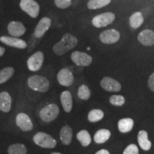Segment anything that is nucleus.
<instances>
[{"instance_id": "obj_1", "label": "nucleus", "mask_w": 154, "mask_h": 154, "mask_svg": "<svg viewBox=\"0 0 154 154\" xmlns=\"http://www.w3.org/2000/svg\"><path fill=\"white\" fill-rule=\"evenodd\" d=\"M77 44L78 39L76 36L69 33L65 34L60 41L54 45L53 51L58 56L63 55L74 49Z\"/></svg>"}, {"instance_id": "obj_2", "label": "nucleus", "mask_w": 154, "mask_h": 154, "mask_svg": "<svg viewBox=\"0 0 154 154\" xmlns=\"http://www.w3.org/2000/svg\"><path fill=\"white\" fill-rule=\"evenodd\" d=\"M29 87L36 91L45 93L49 88V82L46 77L35 75L29 78L27 81Z\"/></svg>"}, {"instance_id": "obj_3", "label": "nucleus", "mask_w": 154, "mask_h": 154, "mask_svg": "<svg viewBox=\"0 0 154 154\" xmlns=\"http://www.w3.org/2000/svg\"><path fill=\"white\" fill-rule=\"evenodd\" d=\"M33 140L36 145L44 149H53L57 146V140L50 135L44 132H38L34 135Z\"/></svg>"}, {"instance_id": "obj_4", "label": "nucleus", "mask_w": 154, "mask_h": 154, "mask_svg": "<svg viewBox=\"0 0 154 154\" xmlns=\"http://www.w3.org/2000/svg\"><path fill=\"white\" fill-rule=\"evenodd\" d=\"M59 113V108L55 103H50L40 111V117L45 122H51L57 118Z\"/></svg>"}, {"instance_id": "obj_5", "label": "nucleus", "mask_w": 154, "mask_h": 154, "mask_svg": "<svg viewBox=\"0 0 154 154\" xmlns=\"http://www.w3.org/2000/svg\"><path fill=\"white\" fill-rule=\"evenodd\" d=\"M20 8L32 18H36L39 14V5L35 0H21Z\"/></svg>"}, {"instance_id": "obj_6", "label": "nucleus", "mask_w": 154, "mask_h": 154, "mask_svg": "<svg viewBox=\"0 0 154 154\" xmlns=\"http://www.w3.org/2000/svg\"><path fill=\"white\" fill-rule=\"evenodd\" d=\"M116 18L115 14L112 12H105L94 17L92 19V24L96 28H101L112 24Z\"/></svg>"}, {"instance_id": "obj_7", "label": "nucleus", "mask_w": 154, "mask_h": 154, "mask_svg": "<svg viewBox=\"0 0 154 154\" xmlns=\"http://www.w3.org/2000/svg\"><path fill=\"white\" fill-rule=\"evenodd\" d=\"M44 59L43 52L37 51L29 58L26 64L28 69L32 72H37L42 68Z\"/></svg>"}, {"instance_id": "obj_8", "label": "nucleus", "mask_w": 154, "mask_h": 154, "mask_svg": "<svg viewBox=\"0 0 154 154\" xmlns=\"http://www.w3.org/2000/svg\"><path fill=\"white\" fill-rule=\"evenodd\" d=\"M71 59L75 64L79 66H88L92 62L91 56L79 51H74L71 55Z\"/></svg>"}, {"instance_id": "obj_9", "label": "nucleus", "mask_w": 154, "mask_h": 154, "mask_svg": "<svg viewBox=\"0 0 154 154\" xmlns=\"http://www.w3.org/2000/svg\"><path fill=\"white\" fill-rule=\"evenodd\" d=\"M121 34L116 29H108L102 32L99 35V40L103 44H112L120 39Z\"/></svg>"}, {"instance_id": "obj_10", "label": "nucleus", "mask_w": 154, "mask_h": 154, "mask_svg": "<svg viewBox=\"0 0 154 154\" xmlns=\"http://www.w3.org/2000/svg\"><path fill=\"white\" fill-rule=\"evenodd\" d=\"M57 80L59 84L63 86H70L74 82V77L69 69L63 68L57 74Z\"/></svg>"}, {"instance_id": "obj_11", "label": "nucleus", "mask_w": 154, "mask_h": 154, "mask_svg": "<svg viewBox=\"0 0 154 154\" xmlns=\"http://www.w3.org/2000/svg\"><path fill=\"white\" fill-rule=\"evenodd\" d=\"M16 124L23 131H29L33 129V124L30 117L24 113H19L17 116Z\"/></svg>"}, {"instance_id": "obj_12", "label": "nucleus", "mask_w": 154, "mask_h": 154, "mask_svg": "<svg viewBox=\"0 0 154 154\" xmlns=\"http://www.w3.org/2000/svg\"><path fill=\"white\" fill-rule=\"evenodd\" d=\"M0 41L9 47L17 48V49H23L27 47V44L26 42L18 37H14V36H2L0 37Z\"/></svg>"}, {"instance_id": "obj_13", "label": "nucleus", "mask_w": 154, "mask_h": 154, "mask_svg": "<svg viewBox=\"0 0 154 154\" xmlns=\"http://www.w3.org/2000/svg\"><path fill=\"white\" fill-rule=\"evenodd\" d=\"M101 86L105 91L109 92H118L121 89L120 83L111 77H104L101 81Z\"/></svg>"}, {"instance_id": "obj_14", "label": "nucleus", "mask_w": 154, "mask_h": 154, "mask_svg": "<svg viewBox=\"0 0 154 154\" xmlns=\"http://www.w3.org/2000/svg\"><path fill=\"white\" fill-rule=\"evenodd\" d=\"M51 24V20L49 17H44L38 22L34 32L36 38H41L49 30Z\"/></svg>"}, {"instance_id": "obj_15", "label": "nucleus", "mask_w": 154, "mask_h": 154, "mask_svg": "<svg viewBox=\"0 0 154 154\" xmlns=\"http://www.w3.org/2000/svg\"><path fill=\"white\" fill-rule=\"evenodd\" d=\"M7 29L11 36H14V37L22 36L25 34L26 30V27L22 22H15V21L9 23L7 26Z\"/></svg>"}, {"instance_id": "obj_16", "label": "nucleus", "mask_w": 154, "mask_h": 154, "mask_svg": "<svg viewBox=\"0 0 154 154\" xmlns=\"http://www.w3.org/2000/svg\"><path fill=\"white\" fill-rule=\"evenodd\" d=\"M138 40L142 45L151 47L154 45V31L144 29L138 35Z\"/></svg>"}, {"instance_id": "obj_17", "label": "nucleus", "mask_w": 154, "mask_h": 154, "mask_svg": "<svg viewBox=\"0 0 154 154\" xmlns=\"http://www.w3.org/2000/svg\"><path fill=\"white\" fill-rule=\"evenodd\" d=\"M60 100L63 110L66 113H69L72 111L73 107V100L72 94L69 91H64L61 93Z\"/></svg>"}, {"instance_id": "obj_18", "label": "nucleus", "mask_w": 154, "mask_h": 154, "mask_svg": "<svg viewBox=\"0 0 154 154\" xmlns=\"http://www.w3.org/2000/svg\"><path fill=\"white\" fill-rule=\"evenodd\" d=\"M11 107V97L9 93L3 91L0 93V111L7 113Z\"/></svg>"}, {"instance_id": "obj_19", "label": "nucleus", "mask_w": 154, "mask_h": 154, "mask_svg": "<svg viewBox=\"0 0 154 154\" xmlns=\"http://www.w3.org/2000/svg\"><path fill=\"white\" fill-rule=\"evenodd\" d=\"M138 141L140 147L144 151H149L151 148V142L148 138V133L146 131H140L138 135Z\"/></svg>"}, {"instance_id": "obj_20", "label": "nucleus", "mask_w": 154, "mask_h": 154, "mask_svg": "<svg viewBox=\"0 0 154 154\" xmlns=\"http://www.w3.org/2000/svg\"><path fill=\"white\" fill-rule=\"evenodd\" d=\"M73 136V131L70 126H64L61 129L60 139L63 144L69 146L71 143Z\"/></svg>"}, {"instance_id": "obj_21", "label": "nucleus", "mask_w": 154, "mask_h": 154, "mask_svg": "<svg viewBox=\"0 0 154 154\" xmlns=\"http://www.w3.org/2000/svg\"><path fill=\"white\" fill-rule=\"evenodd\" d=\"M134 122L132 119L125 118L119 120L118 123L119 130L121 133H128L133 129Z\"/></svg>"}, {"instance_id": "obj_22", "label": "nucleus", "mask_w": 154, "mask_h": 154, "mask_svg": "<svg viewBox=\"0 0 154 154\" xmlns=\"http://www.w3.org/2000/svg\"><path fill=\"white\" fill-rule=\"evenodd\" d=\"M111 136L110 131L102 128L96 131L94 136V140L96 143H103L109 139Z\"/></svg>"}, {"instance_id": "obj_23", "label": "nucleus", "mask_w": 154, "mask_h": 154, "mask_svg": "<svg viewBox=\"0 0 154 154\" xmlns=\"http://www.w3.org/2000/svg\"><path fill=\"white\" fill-rule=\"evenodd\" d=\"M144 19L141 12L136 11L129 18V24L132 28L137 29L143 23Z\"/></svg>"}, {"instance_id": "obj_24", "label": "nucleus", "mask_w": 154, "mask_h": 154, "mask_svg": "<svg viewBox=\"0 0 154 154\" xmlns=\"http://www.w3.org/2000/svg\"><path fill=\"white\" fill-rule=\"evenodd\" d=\"M76 138L84 147L89 146L90 143H91V135L86 130L80 131L76 134Z\"/></svg>"}, {"instance_id": "obj_25", "label": "nucleus", "mask_w": 154, "mask_h": 154, "mask_svg": "<svg viewBox=\"0 0 154 154\" xmlns=\"http://www.w3.org/2000/svg\"><path fill=\"white\" fill-rule=\"evenodd\" d=\"M111 2V0H89L87 3V7L91 10L98 9L109 5Z\"/></svg>"}, {"instance_id": "obj_26", "label": "nucleus", "mask_w": 154, "mask_h": 154, "mask_svg": "<svg viewBox=\"0 0 154 154\" xmlns=\"http://www.w3.org/2000/svg\"><path fill=\"white\" fill-rule=\"evenodd\" d=\"M14 73V68L11 66L6 67L0 71V84L7 82Z\"/></svg>"}, {"instance_id": "obj_27", "label": "nucleus", "mask_w": 154, "mask_h": 154, "mask_svg": "<svg viewBox=\"0 0 154 154\" xmlns=\"http://www.w3.org/2000/svg\"><path fill=\"white\" fill-rule=\"evenodd\" d=\"M9 154H26L27 149L22 143H14L8 148Z\"/></svg>"}, {"instance_id": "obj_28", "label": "nucleus", "mask_w": 154, "mask_h": 154, "mask_svg": "<svg viewBox=\"0 0 154 154\" xmlns=\"http://www.w3.org/2000/svg\"><path fill=\"white\" fill-rule=\"evenodd\" d=\"M103 116H104V113L101 109H93L88 113V120L90 122L95 123L101 121L103 118Z\"/></svg>"}, {"instance_id": "obj_29", "label": "nucleus", "mask_w": 154, "mask_h": 154, "mask_svg": "<svg viewBox=\"0 0 154 154\" xmlns=\"http://www.w3.org/2000/svg\"><path fill=\"white\" fill-rule=\"evenodd\" d=\"M78 96L82 100H88L91 96V91L87 86L83 85L80 86L78 89Z\"/></svg>"}, {"instance_id": "obj_30", "label": "nucleus", "mask_w": 154, "mask_h": 154, "mask_svg": "<svg viewBox=\"0 0 154 154\" xmlns=\"http://www.w3.org/2000/svg\"><path fill=\"white\" fill-rule=\"evenodd\" d=\"M111 104L116 106H121L125 103V98L121 95H113L109 99Z\"/></svg>"}, {"instance_id": "obj_31", "label": "nucleus", "mask_w": 154, "mask_h": 154, "mask_svg": "<svg viewBox=\"0 0 154 154\" xmlns=\"http://www.w3.org/2000/svg\"><path fill=\"white\" fill-rule=\"evenodd\" d=\"M54 4L58 8L64 9L72 5V0H54Z\"/></svg>"}, {"instance_id": "obj_32", "label": "nucleus", "mask_w": 154, "mask_h": 154, "mask_svg": "<svg viewBox=\"0 0 154 154\" xmlns=\"http://www.w3.org/2000/svg\"><path fill=\"white\" fill-rule=\"evenodd\" d=\"M123 154H138V149L135 144H131L125 149Z\"/></svg>"}, {"instance_id": "obj_33", "label": "nucleus", "mask_w": 154, "mask_h": 154, "mask_svg": "<svg viewBox=\"0 0 154 154\" xmlns=\"http://www.w3.org/2000/svg\"><path fill=\"white\" fill-rule=\"evenodd\" d=\"M148 84H149L150 89L152 91H154V72L149 76V80H148Z\"/></svg>"}, {"instance_id": "obj_34", "label": "nucleus", "mask_w": 154, "mask_h": 154, "mask_svg": "<svg viewBox=\"0 0 154 154\" xmlns=\"http://www.w3.org/2000/svg\"><path fill=\"white\" fill-rule=\"evenodd\" d=\"M95 154H110V153H109V151H107V150L101 149L100 150V151L96 152Z\"/></svg>"}, {"instance_id": "obj_35", "label": "nucleus", "mask_w": 154, "mask_h": 154, "mask_svg": "<svg viewBox=\"0 0 154 154\" xmlns=\"http://www.w3.org/2000/svg\"><path fill=\"white\" fill-rule=\"evenodd\" d=\"M5 52V49L2 47H0V57H2V56L4 55V54Z\"/></svg>"}, {"instance_id": "obj_36", "label": "nucleus", "mask_w": 154, "mask_h": 154, "mask_svg": "<svg viewBox=\"0 0 154 154\" xmlns=\"http://www.w3.org/2000/svg\"><path fill=\"white\" fill-rule=\"evenodd\" d=\"M50 154H61L60 153H58V152H53V153H50Z\"/></svg>"}]
</instances>
